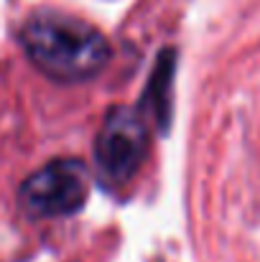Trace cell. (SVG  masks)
Returning a JSON list of instances; mask_svg holds the SVG:
<instances>
[{
	"label": "cell",
	"mask_w": 260,
	"mask_h": 262,
	"mask_svg": "<svg viewBox=\"0 0 260 262\" xmlns=\"http://www.w3.org/2000/svg\"><path fill=\"white\" fill-rule=\"evenodd\" d=\"M21 46L44 74L62 82L89 79L110 61L107 38L92 23L59 10H38L26 18Z\"/></svg>",
	"instance_id": "obj_1"
},
{
	"label": "cell",
	"mask_w": 260,
	"mask_h": 262,
	"mask_svg": "<svg viewBox=\"0 0 260 262\" xmlns=\"http://www.w3.org/2000/svg\"><path fill=\"white\" fill-rule=\"evenodd\" d=\"M148 153V127L146 115L130 107H112L102 122V130L97 135L94 156L99 176L110 188L128 186L138 168L143 166V158Z\"/></svg>",
	"instance_id": "obj_2"
},
{
	"label": "cell",
	"mask_w": 260,
	"mask_h": 262,
	"mask_svg": "<svg viewBox=\"0 0 260 262\" xmlns=\"http://www.w3.org/2000/svg\"><path fill=\"white\" fill-rule=\"evenodd\" d=\"M89 193V171L74 158L51 161L21 186V206L31 216H69Z\"/></svg>",
	"instance_id": "obj_3"
},
{
	"label": "cell",
	"mask_w": 260,
	"mask_h": 262,
	"mask_svg": "<svg viewBox=\"0 0 260 262\" xmlns=\"http://www.w3.org/2000/svg\"><path fill=\"white\" fill-rule=\"evenodd\" d=\"M171 82H173V54L166 51L158 59V67L146 89V107L151 110V120L156 127H166L169 112H171Z\"/></svg>",
	"instance_id": "obj_4"
}]
</instances>
